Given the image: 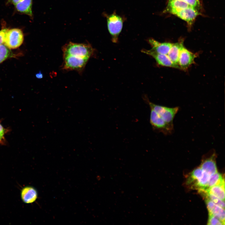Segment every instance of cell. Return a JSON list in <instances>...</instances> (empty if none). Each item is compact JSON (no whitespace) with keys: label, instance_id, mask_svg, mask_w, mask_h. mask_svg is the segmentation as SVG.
I'll use <instances>...</instances> for the list:
<instances>
[{"label":"cell","instance_id":"4fadbf2b","mask_svg":"<svg viewBox=\"0 0 225 225\" xmlns=\"http://www.w3.org/2000/svg\"><path fill=\"white\" fill-rule=\"evenodd\" d=\"M21 195L23 202L28 204L34 202L38 196L36 190L31 186H27L23 188L21 191Z\"/></svg>","mask_w":225,"mask_h":225},{"label":"cell","instance_id":"3957f363","mask_svg":"<svg viewBox=\"0 0 225 225\" xmlns=\"http://www.w3.org/2000/svg\"><path fill=\"white\" fill-rule=\"evenodd\" d=\"M150 107L154 110L167 123L173 126V119L179 110L178 107L170 108L153 103L145 99Z\"/></svg>","mask_w":225,"mask_h":225},{"label":"cell","instance_id":"2e32d148","mask_svg":"<svg viewBox=\"0 0 225 225\" xmlns=\"http://www.w3.org/2000/svg\"><path fill=\"white\" fill-rule=\"evenodd\" d=\"M204 172L200 167L193 170L188 179V184L191 185V186L197 189L203 176Z\"/></svg>","mask_w":225,"mask_h":225},{"label":"cell","instance_id":"44dd1931","mask_svg":"<svg viewBox=\"0 0 225 225\" xmlns=\"http://www.w3.org/2000/svg\"><path fill=\"white\" fill-rule=\"evenodd\" d=\"M200 192L202 193V194L205 197V198L209 199L215 204L224 209V201L221 200L217 197L212 194L202 192Z\"/></svg>","mask_w":225,"mask_h":225},{"label":"cell","instance_id":"277c9868","mask_svg":"<svg viewBox=\"0 0 225 225\" xmlns=\"http://www.w3.org/2000/svg\"><path fill=\"white\" fill-rule=\"evenodd\" d=\"M89 58L71 55H63L62 69L66 71L74 70L81 73Z\"/></svg>","mask_w":225,"mask_h":225},{"label":"cell","instance_id":"ffe728a7","mask_svg":"<svg viewBox=\"0 0 225 225\" xmlns=\"http://www.w3.org/2000/svg\"><path fill=\"white\" fill-rule=\"evenodd\" d=\"M12 52L5 45H0V63L11 57Z\"/></svg>","mask_w":225,"mask_h":225},{"label":"cell","instance_id":"d6986e66","mask_svg":"<svg viewBox=\"0 0 225 225\" xmlns=\"http://www.w3.org/2000/svg\"><path fill=\"white\" fill-rule=\"evenodd\" d=\"M223 183H225L224 178L222 175L217 172L210 177L206 189L215 185Z\"/></svg>","mask_w":225,"mask_h":225},{"label":"cell","instance_id":"cb8c5ba5","mask_svg":"<svg viewBox=\"0 0 225 225\" xmlns=\"http://www.w3.org/2000/svg\"><path fill=\"white\" fill-rule=\"evenodd\" d=\"M187 2L190 6L196 8L200 5L199 0H182Z\"/></svg>","mask_w":225,"mask_h":225},{"label":"cell","instance_id":"ba28073f","mask_svg":"<svg viewBox=\"0 0 225 225\" xmlns=\"http://www.w3.org/2000/svg\"><path fill=\"white\" fill-rule=\"evenodd\" d=\"M196 57L195 54L183 46L180 51L178 60V64L180 69H187L194 62V59Z\"/></svg>","mask_w":225,"mask_h":225},{"label":"cell","instance_id":"9c48e42d","mask_svg":"<svg viewBox=\"0 0 225 225\" xmlns=\"http://www.w3.org/2000/svg\"><path fill=\"white\" fill-rule=\"evenodd\" d=\"M142 52L153 58L159 65L180 69L172 62L167 55L157 53L151 49H143Z\"/></svg>","mask_w":225,"mask_h":225},{"label":"cell","instance_id":"d4e9b609","mask_svg":"<svg viewBox=\"0 0 225 225\" xmlns=\"http://www.w3.org/2000/svg\"><path fill=\"white\" fill-rule=\"evenodd\" d=\"M8 29L5 28L0 31V45L4 43L6 33Z\"/></svg>","mask_w":225,"mask_h":225},{"label":"cell","instance_id":"52a82bcc","mask_svg":"<svg viewBox=\"0 0 225 225\" xmlns=\"http://www.w3.org/2000/svg\"><path fill=\"white\" fill-rule=\"evenodd\" d=\"M209 155L204 158L200 167L210 177L217 172L216 162V154L214 150H212Z\"/></svg>","mask_w":225,"mask_h":225},{"label":"cell","instance_id":"ac0fdd59","mask_svg":"<svg viewBox=\"0 0 225 225\" xmlns=\"http://www.w3.org/2000/svg\"><path fill=\"white\" fill-rule=\"evenodd\" d=\"M199 192L212 194L224 201L225 183L215 185L205 190L199 191Z\"/></svg>","mask_w":225,"mask_h":225},{"label":"cell","instance_id":"7402d4cb","mask_svg":"<svg viewBox=\"0 0 225 225\" xmlns=\"http://www.w3.org/2000/svg\"><path fill=\"white\" fill-rule=\"evenodd\" d=\"M208 225H224L225 223L212 214H208Z\"/></svg>","mask_w":225,"mask_h":225},{"label":"cell","instance_id":"8992f818","mask_svg":"<svg viewBox=\"0 0 225 225\" xmlns=\"http://www.w3.org/2000/svg\"><path fill=\"white\" fill-rule=\"evenodd\" d=\"M150 123L153 129L165 135L172 132L173 126L166 122L152 108H150Z\"/></svg>","mask_w":225,"mask_h":225},{"label":"cell","instance_id":"5b68a950","mask_svg":"<svg viewBox=\"0 0 225 225\" xmlns=\"http://www.w3.org/2000/svg\"><path fill=\"white\" fill-rule=\"evenodd\" d=\"M23 38V32L20 29H8L6 33L4 44L9 49H15L22 44Z\"/></svg>","mask_w":225,"mask_h":225},{"label":"cell","instance_id":"e0dca14e","mask_svg":"<svg viewBox=\"0 0 225 225\" xmlns=\"http://www.w3.org/2000/svg\"><path fill=\"white\" fill-rule=\"evenodd\" d=\"M190 6L182 0H169L167 10L174 15L180 11Z\"/></svg>","mask_w":225,"mask_h":225},{"label":"cell","instance_id":"4316f807","mask_svg":"<svg viewBox=\"0 0 225 225\" xmlns=\"http://www.w3.org/2000/svg\"><path fill=\"white\" fill-rule=\"evenodd\" d=\"M36 77L39 78H42L43 77V75L42 73L41 72H39L38 73H37L36 75Z\"/></svg>","mask_w":225,"mask_h":225},{"label":"cell","instance_id":"603a6c76","mask_svg":"<svg viewBox=\"0 0 225 225\" xmlns=\"http://www.w3.org/2000/svg\"><path fill=\"white\" fill-rule=\"evenodd\" d=\"M9 130L5 128L0 123V144L4 145L6 143L5 136Z\"/></svg>","mask_w":225,"mask_h":225},{"label":"cell","instance_id":"5bb4252c","mask_svg":"<svg viewBox=\"0 0 225 225\" xmlns=\"http://www.w3.org/2000/svg\"><path fill=\"white\" fill-rule=\"evenodd\" d=\"M183 46V42L182 41L172 43L167 55L172 62L179 67L180 69L178 64V60L180 51Z\"/></svg>","mask_w":225,"mask_h":225},{"label":"cell","instance_id":"7a4b0ae2","mask_svg":"<svg viewBox=\"0 0 225 225\" xmlns=\"http://www.w3.org/2000/svg\"><path fill=\"white\" fill-rule=\"evenodd\" d=\"M104 15L107 18L108 28L111 36L112 40L113 42L117 43L122 28L124 19L122 17L117 14L115 12L110 15L105 13Z\"/></svg>","mask_w":225,"mask_h":225},{"label":"cell","instance_id":"7c38bea8","mask_svg":"<svg viewBox=\"0 0 225 225\" xmlns=\"http://www.w3.org/2000/svg\"><path fill=\"white\" fill-rule=\"evenodd\" d=\"M205 202L208 212L215 216L225 223L224 209L205 198Z\"/></svg>","mask_w":225,"mask_h":225},{"label":"cell","instance_id":"9a60e30c","mask_svg":"<svg viewBox=\"0 0 225 225\" xmlns=\"http://www.w3.org/2000/svg\"><path fill=\"white\" fill-rule=\"evenodd\" d=\"M32 0H21L15 5L18 12L27 14L32 18Z\"/></svg>","mask_w":225,"mask_h":225},{"label":"cell","instance_id":"6da1fadb","mask_svg":"<svg viewBox=\"0 0 225 225\" xmlns=\"http://www.w3.org/2000/svg\"><path fill=\"white\" fill-rule=\"evenodd\" d=\"M63 55H71L89 58L94 52V49L89 43H76L69 42L62 48Z\"/></svg>","mask_w":225,"mask_h":225},{"label":"cell","instance_id":"484cf974","mask_svg":"<svg viewBox=\"0 0 225 225\" xmlns=\"http://www.w3.org/2000/svg\"><path fill=\"white\" fill-rule=\"evenodd\" d=\"M21 0H9L10 2L12 3L14 5L18 3Z\"/></svg>","mask_w":225,"mask_h":225},{"label":"cell","instance_id":"8fae6325","mask_svg":"<svg viewBox=\"0 0 225 225\" xmlns=\"http://www.w3.org/2000/svg\"><path fill=\"white\" fill-rule=\"evenodd\" d=\"M198 14V12L195 8L189 6L177 12L174 15L191 25Z\"/></svg>","mask_w":225,"mask_h":225},{"label":"cell","instance_id":"30bf717a","mask_svg":"<svg viewBox=\"0 0 225 225\" xmlns=\"http://www.w3.org/2000/svg\"><path fill=\"white\" fill-rule=\"evenodd\" d=\"M152 47L153 51L159 54L168 55L172 44L169 42H159L152 38H150L148 40Z\"/></svg>","mask_w":225,"mask_h":225}]
</instances>
